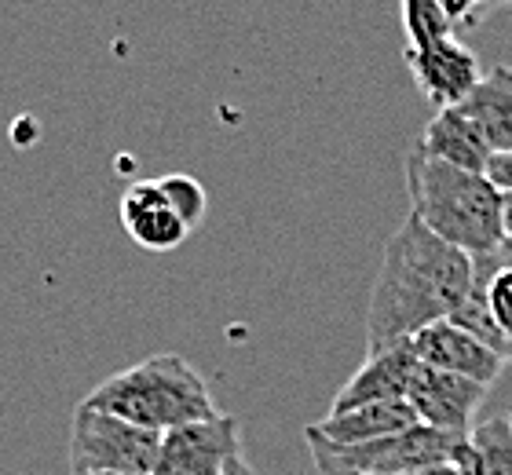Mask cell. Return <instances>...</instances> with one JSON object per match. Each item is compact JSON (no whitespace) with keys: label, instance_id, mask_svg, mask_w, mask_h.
Returning <instances> with one entry per match:
<instances>
[{"label":"cell","instance_id":"e0dca14e","mask_svg":"<svg viewBox=\"0 0 512 475\" xmlns=\"http://www.w3.org/2000/svg\"><path fill=\"white\" fill-rule=\"evenodd\" d=\"M403 30L406 48H432L439 41L458 37V26L450 22L447 8L439 0H406L403 4Z\"/></svg>","mask_w":512,"mask_h":475},{"label":"cell","instance_id":"2e32d148","mask_svg":"<svg viewBox=\"0 0 512 475\" xmlns=\"http://www.w3.org/2000/svg\"><path fill=\"white\" fill-rule=\"evenodd\" d=\"M472 289L483 296L494 329L502 333V340L512 348V249L509 245L472 260Z\"/></svg>","mask_w":512,"mask_h":475},{"label":"cell","instance_id":"8fae6325","mask_svg":"<svg viewBox=\"0 0 512 475\" xmlns=\"http://www.w3.org/2000/svg\"><path fill=\"white\" fill-rule=\"evenodd\" d=\"M118 216L128 238L147 253H172L191 238V227L165 201L158 180H136L132 187H125Z\"/></svg>","mask_w":512,"mask_h":475},{"label":"cell","instance_id":"603a6c76","mask_svg":"<svg viewBox=\"0 0 512 475\" xmlns=\"http://www.w3.org/2000/svg\"><path fill=\"white\" fill-rule=\"evenodd\" d=\"M509 424H512V406H509Z\"/></svg>","mask_w":512,"mask_h":475},{"label":"cell","instance_id":"30bf717a","mask_svg":"<svg viewBox=\"0 0 512 475\" xmlns=\"http://www.w3.org/2000/svg\"><path fill=\"white\" fill-rule=\"evenodd\" d=\"M417 366L421 362H417L410 340L377 351V355H366L363 366L344 380V388L333 395L330 413H348L359 410V406H377V402H406V391H410Z\"/></svg>","mask_w":512,"mask_h":475},{"label":"cell","instance_id":"7c38bea8","mask_svg":"<svg viewBox=\"0 0 512 475\" xmlns=\"http://www.w3.org/2000/svg\"><path fill=\"white\" fill-rule=\"evenodd\" d=\"M417 150H421L425 158L447 161L454 169L480 172V176H487V165H491V158H494V150L487 147L480 125H476L461 106H454V110H436V117H432L425 125V132H421Z\"/></svg>","mask_w":512,"mask_h":475},{"label":"cell","instance_id":"52a82bcc","mask_svg":"<svg viewBox=\"0 0 512 475\" xmlns=\"http://www.w3.org/2000/svg\"><path fill=\"white\" fill-rule=\"evenodd\" d=\"M406 66H410V77L414 85L421 88L428 103L436 110H454V106H465L472 99V92L480 88V59L469 44L450 37V41H439L432 48H406Z\"/></svg>","mask_w":512,"mask_h":475},{"label":"cell","instance_id":"44dd1931","mask_svg":"<svg viewBox=\"0 0 512 475\" xmlns=\"http://www.w3.org/2000/svg\"><path fill=\"white\" fill-rule=\"evenodd\" d=\"M224 475H256V468L249 465L246 461V454L242 457H235V461H231V465H227V472Z\"/></svg>","mask_w":512,"mask_h":475},{"label":"cell","instance_id":"ffe728a7","mask_svg":"<svg viewBox=\"0 0 512 475\" xmlns=\"http://www.w3.org/2000/svg\"><path fill=\"white\" fill-rule=\"evenodd\" d=\"M502 234L505 245L512 249V194H502Z\"/></svg>","mask_w":512,"mask_h":475},{"label":"cell","instance_id":"ba28073f","mask_svg":"<svg viewBox=\"0 0 512 475\" xmlns=\"http://www.w3.org/2000/svg\"><path fill=\"white\" fill-rule=\"evenodd\" d=\"M483 399H487L483 384L454 377V373L428 370V366H417L410 391H406V406L417 413V421L450 435H469L476 428L472 413L480 410Z\"/></svg>","mask_w":512,"mask_h":475},{"label":"cell","instance_id":"5b68a950","mask_svg":"<svg viewBox=\"0 0 512 475\" xmlns=\"http://www.w3.org/2000/svg\"><path fill=\"white\" fill-rule=\"evenodd\" d=\"M158 450V432L121 421L107 410H92L81 402L70 417V475H154Z\"/></svg>","mask_w":512,"mask_h":475},{"label":"cell","instance_id":"9c48e42d","mask_svg":"<svg viewBox=\"0 0 512 475\" xmlns=\"http://www.w3.org/2000/svg\"><path fill=\"white\" fill-rule=\"evenodd\" d=\"M410 348H414L417 362L428 370L476 380L483 388H491L498 373L505 370V359L498 351H491L480 337H472L469 329L454 326V322H436V326L421 329L410 340Z\"/></svg>","mask_w":512,"mask_h":475},{"label":"cell","instance_id":"277c9868","mask_svg":"<svg viewBox=\"0 0 512 475\" xmlns=\"http://www.w3.org/2000/svg\"><path fill=\"white\" fill-rule=\"evenodd\" d=\"M308 439L311 461L322 475H414L428 472V468L454 465L458 443L465 435H450L428 424H414L399 435L388 439H374V443L359 446H337L326 443L315 428H304Z\"/></svg>","mask_w":512,"mask_h":475},{"label":"cell","instance_id":"7402d4cb","mask_svg":"<svg viewBox=\"0 0 512 475\" xmlns=\"http://www.w3.org/2000/svg\"><path fill=\"white\" fill-rule=\"evenodd\" d=\"M414 475H458L450 465H443V468H428V472H414Z\"/></svg>","mask_w":512,"mask_h":475},{"label":"cell","instance_id":"9a60e30c","mask_svg":"<svg viewBox=\"0 0 512 475\" xmlns=\"http://www.w3.org/2000/svg\"><path fill=\"white\" fill-rule=\"evenodd\" d=\"M458 475H512V424L509 413L476 424L454 454Z\"/></svg>","mask_w":512,"mask_h":475},{"label":"cell","instance_id":"8992f818","mask_svg":"<svg viewBox=\"0 0 512 475\" xmlns=\"http://www.w3.org/2000/svg\"><path fill=\"white\" fill-rule=\"evenodd\" d=\"M235 457H242V428L231 413H220L161 435L154 475H224Z\"/></svg>","mask_w":512,"mask_h":475},{"label":"cell","instance_id":"4fadbf2b","mask_svg":"<svg viewBox=\"0 0 512 475\" xmlns=\"http://www.w3.org/2000/svg\"><path fill=\"white\" fill-rule=\"evenodd\" d=\"M414 424L421 421H417V413L406 402H377V406H359V410H348V413H326L311 428L326 443L359 446V443H374V439H388V435H399L406 428H414Z\"/></svg>","mask_w":512,"mask_h":475},{"label":"cell","instance_id":"6da1fadb","mask_svg":"<svg viewBox=\"0 0 512 475\" xmlns=\"http://www.w3.org/2000/svg\"><path fill=\"white\" fill-rule=\"evenodd\" d=\"M472 293V256L428 231L414 212L384 245L381 271L366 304V355L414 340L450 322Z\"/></svg>","mask_w":512,"mask_h":475},{"label":"cell","instance_id":"d6986e66","mask_svg":"<svg viewBox=\"0 0 512 475\" xmlns=\"http://www.w3.org/2000/svg\"><path fill=\"white\" fill-rule=\"evenodd\" d=\"M487 180L502 194H512V154H494L491 165H487Z\"/></svg>","mask_w":512,"mask_h":475},{"label":"cell","instance_id":"ac0fdd59","mask_svg":"<svg viewBox=\"0 0 512 475\" xmlns=\"http://www.w3.org/2000/svg\"><path fill=\"white\" fill-rule=\"evenodd\" d=\"M158 187H161V194H165V201L176 209V216H180L191 231L205 220V212H209V194H205V187L194 180V176H187V172H169V176H161L158 180Z\"/></svg>","mask_w":512,"mask_h":475},{"label":"cell","instance_id":"3957f363","mask_svg":"<svg viewBox=\"0 0 512 475\" xmlns=\"http://www.w3.org/2000/svg\"><path fill=\"white\" fill-rule=\"evenodd\" d=\"M85 406L107 410L147 432H176L183 424L220 417L209 380L176 351H158L150 359L114 373L88 391Z\"/></svg>","mask_w":512,"mask_h":475},{"label":"cell","instance_id":"7a4b0ae2","mask_svg":"<svg viewBox=\"0 0 512 475\" xmlns=\"http://www.w3.org/2000/svg\"><path fill=\"white\" fill-rule=\"evenodd\" d=\"M406 190L417 220L472 260L505 245L502 190L480 172L454 169L447 161L425 158L414 147L406 158Z\"/></svg>","mask_w":512,"mask_h":475},{"label":"cell","instance_id":"5bb4252c","mask_svg":"<svg viewBox=\"0 0 512 475\" xmlns=\"http://www.w3.org/2000/svg\"><path fill=\"white\" fill-rule=\"evenodd\" d=\"M461 110L480 125L483 139H487V147H491L494 154H512V70L509 66H494Z\"/></svg>","mask_w":512,"mask_h":475}]
</instances>
